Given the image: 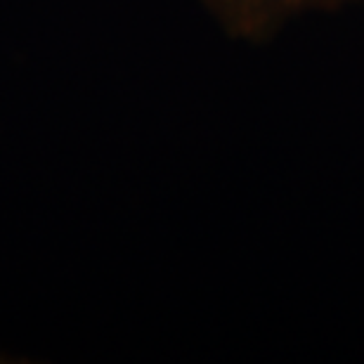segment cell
Returning a JSON list of instances; mask_svg holds the SVG:
<instances>
[{
    "label": "cell",
    "mask_w": 364,
    "mask_h": 364,
    "mask_svg": "<svg viewBox=\"0 0 364 364\" xmlns=\"http://www.w3.org/2000/svg\"><path fill=\"white\" fill-rule=\"evenodd\" d=\"M358 0H201L228 36L265 43L294 21L310 14H331Z\"/></svg>",
    "instance_id": "6da1fadb"
}]
</instances>
